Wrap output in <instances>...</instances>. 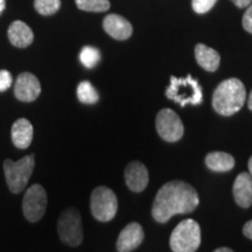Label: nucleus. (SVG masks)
<instances>
[{
    "mask_svg": "<svg viewBox=\"0 0 252 252\" xmlns=\"http://www.w3.org/2000/svg\"><path fill=\"white\" fill-rule=\"evenodd\" d=\"M200 204L193 186L181 180L169 181L158 190L152 206V216L158 223H166L178 214L193 213Z\"/></svg>",
    "mask_w": 252,
    "mask_h": 252,
    "instance_id": "obj_1",
    "label": "nucleus"
},
{
    "mask_svg": "<svg viewBox=\"0 0 252 252\" xmlns=\"http://www.w3.org/2000/svg\"><path fill=\"white\" fill-rule=\"evenodd\" d=\"M247 90L238 78H229L217 86L213 94V108L220 116L230 117L243 108Z\"/></svg>",
    "mask_w": 252,
    "mask_h": 252,
    "instance_id": "obj_2",
    "label": "nucleus"
},
{
    "mask_svg": "<svg viewBox=\"0 0 252 252\" xmlns=\"http://www.w3.org/2000/svg\"><path fill=\"white\" fill-rule=\"evenodd\" d=\"M166 97L173 102L180 104V106L200 105L202 103V89L196 80L190 75L184 78L171 76V83L166 90Z\"/></svg>",
    "mask_w": 252,
    "mask_h": 252,
    "instance_id": "obj_3",
    "label": "nucleus"
},
{
    "mask_svg": "<svg viewBox=\"0 0 252 252\" xmlns=\"http://www.w3.org/2000/svg\"><path fill=\"white\" fill-rule=\"evenodd\" d=\"M200 244V224L190 219L179 223L169 237V245L173 252H196Z\"/></svg>",
    "mask_w": 252,
    "mask_h": 252,
    "instance_id": "obj_4",
    "label": "nucleus"
},
{
    "mask_svg": "<svg viewBox=\"0 0 252 252\" xmlns=\"http://www.w3.org/2000/svg\"><path fill=\"white\" fill-rule=\"evenodd\" d=\"M35 166L34 154L24 157L19 161L6 159L4 161V172L9 190L13 194H19L26 188L32 173Z\"/></svg>",
    "mask_w": 252,
    "mask_h": 252,
    "instance_id": "obj_5",
    "label": "nucleus"
},
{
    "mask_svg": "<svg viewBox=\"0 0 252 252\" xmlns=\"http://www.w3.org/2000/svg\"><path fill=\"white\" fill-rule=\"evenodd\" d=\"M58 232L64 244L71 248L80 247L83 242V225L81 214L76 208H67L61 213L58 220Z\"/></svg>",
    "mask_w": 252,
    "mask_h": 252,
    "instance_id": "obj_6",
    "label": "nucleus"
},
{
    "mask_svg": "<svg viewBox=\"0 0 252 252\" xmlns=\"http://www.w3.org/2000/svg\"><path fill=\"white\" fill-rule=\"evenodd\" d=\"M90 209L93 216L99 222L111 220L118 210V200L112 189L105 186L94 188L90 197Z\"/></svg>",
    "mask_w": 252,
    "mask_h": 252,
    "instance_id": "obj_7",
    "label": "nucleus"
},
{
    "mask_svg": "<svg viewBox=\"0 0 252 252\" xmlns=\"http://www.w3.org/2000/svg\"><path fill=\"white\" fill-rule=\"evenodd\" d=\"M156 127L160 138L167 143H176L184 137L185 127L182 121L171 109H162L158 112Z\"/></svg>",
    "mask_w": 252,
    "mask_h": 252,
    "instance_id": "obj_8",
    "label": "nucleus"
},
{
    "mask_svg": "<svg viewBox=\"0 0 252 252\" xmlns=\"http://www.w3.org/2000/svg\"><path fill=\"white\" fill-rule=\"evenodd\" d=\"M48 198L46 189L41 185H33L27 189L23 200V212L27 220L32 223L39 222L45 215Z\"/></svg>",
    "mask_w": 252,
    "mask_h": 252,
    "instance_id": "obj_9",
    "label": "nucleus"
},
{
    "mask_svg": "<svg viewBox=\"0 0 252 252\" xmlns=\"http://www.w3.org/2000/svg\"><path fill=\"white\" fill-rule=\"evenodd\" d=\"M41 94V84L35 75L23 72L15 81L14 94L21 102H33Z\"/></svg>",
    "mask_w": 252,
    "mask_h": 252,
    "instance_id": "obj_10",
    "label": "nucleus"
},
{
    "mask_svg": "<svg viewBox=\"0 0 252 252\" xmlns=\"http://www.w3.org/2000/svg\"><path fill=\"white\" fill-rule=\"evenodd\" d=\"M144 230L139 223H130L122 230L118 236L117 248L118 252H132L139 248L144 241Z\"/></svg>",
    "mask_w": 252,
    "mask_h": 252,
    "instance_id": "obj_11",
    "label": "nucleus"
},
{
    "mask_svg": "<svg viewBox=\"0 0 252 252\" xmlns=\"http://www.w3.org/2000/svg\"><path fill=\"white\" fill-rule=\"evenodd\" d=\"M125 182L130 190L134 193H140L146 189L149 185L150 176L146 166L139 161H132L126 166L125 172Z\"/></svg>",
    "mask_w": 252,
    "mask_h": 252,
    "instance_id": "obj_12",
    "label": "nucleus"
},
{
    "mask_svg": "<svg viewBox=\"0 0 252 252\" xmlns=\"http://www.w3.org/2000/svg\"><path fill=\"white\" fill-rule=\"evenodd\" d=\"M103 28L110 36L119 41L127 40L133 33L130 21L118 14L106 15L103 21Z\"/></svg>",
    "mask_w": 252,
    "mask_h": 252,
    "instance_id": "obj_13",
    "label": "nucleus"
},
{
    "mask_svg": "<svg viewBox=\"0 0 252 252\" xmlns=\"http://www.w3.org/2000/svg\"><path fill=\"white\" fill-rule=\"evenodd\" d=\"M235 202L241 208H250L252 206V178L249 173H241L232 186Z\"/></svg>",
    "mask_w": 252,
    "mask_h": 252,
    "instance_id": "obj_14",
    "label": "nucleus"
},
{
    "mask_svg": "<svg viewBox=\"0 0 252 252\" xmlns=\"http://www.w3.org/2000/svg\"><path fill=\"white\" fill-rule=\"evenodd\" d=\"M33 125L26 118H20L12 126V141L14 146L20 150H26L31 146L33 140Z\"/></svg>",
    "mask_w": 252,
    "mask_h": 252,
    "instance_id": "obj_15",
    "label": "nucleus"
},
{
    "mask_svg": "<svg viewBox=\"0 0 252 252\" xmlns=\"http://www.w3.org/2000/svg\"><path fill=\"white\" fill-rule=\"evenodd\" d=\"M8 39L11 43L18 48H26L32 45L34 40V33L31 30V27L24 21L17 20L14 21L7 31Z\"/></svg>",
    "mask_w": 252,
    "mask_h": 252,
    "instance_id": "obj_16",
    "label": "nucleus"
},
{
    "mask_svg": "<svg viewBox=\"0 0 252 252\" xmlns=\"http://www.w3.org/2000/svg\"><path fill=\"white\" fill-rule=\"evenodd\" d=\"M195 59L201 68L209 72L216 71L220 67V56L219 53L203 43H198L195 47Z\"/></svg>",
    "mask_w": 252,
    "mask_h": 252,
    "instance_id": "obj_17",
    "label": "nucleus"
},
{
    "mask_svg": "<svg viewBox=\"0 0 252 252\" xmlns=\"http://www.w3.org/2000/svg\"><path fill=\"white\" fill-rule=\"evenodd\" d=\"M235 163V158L225 152H210L206 157V166L213 172H229L234 168Z\"/></svg>",
    "mask_w": 252,
    "mask_h": 252,
    "instance_id": "obj_18",
    "label": "nucleus"
},
{
    "mask_svg": "<svg viewBox=\"0 0 252 252\" xmlns=\"http://www.w3.org/2000/svg\"><path fill=\"white\" fill-rule=\"evenodd\" d=\"M77 98L81 103L83 104H89V105H93V104H96L98 102L99 96L97 90L94 89L93 84L88 81H83L78 84L77 87Z\"/></svg>",
    "mask_w": 252,
    "mask_h": 252,
    "instance_id": "obj_19",
    "label": "nucleus"
},
{
    "mask_svg": "<svg viewBox=\"0 0 252 252\" xmlns=\"http://www.w3.org/2000/svg\"><path fill=\"white\" fill-rule=\"evenodd\" d=\"M77 7L86 12H105L110 8L109 0H75Z\"/></svg>",
    "mask_w": 252,
    "mask_h": 252,
    "instance_id": "obj_20",
    "label": "nucleus"
},
{
    "mask_svg": "<svg viewBox=\"0 0 252 252\" xmlns=\"http://www.w3.org/2000/svg\"><path fill=\"white\" fill-rule=\"evenodd\" d=\"M80 60L82 64L87 68H94V65H97V63L100 60V53L99 50L94 47H83L80 53Z\"/></svg>",
    "mask_w": 252,
    "mask_h": 252,
    "instance_id": "obj_21",
    "label": "nucleus"
},
{
    "mask_svg": "<svg viewBox=\"0 0 252 252\" xmlns=\"http://www.w3.org/2000/svg\"><path fill=\"white\" fill-rule=\"evenodd\" d=\"M34 7L42 15L55 14L61 7V0H34Z\"/></svg>",
    "mask_w": 252,
    "mask_h": 252,
    "instance_id": "obj_22",
    "label": "nucleus"
},
{
    "mask_svg": "<svg viewBox=\"0 0 252 252\" xmlns=\"http://www.w3.org/2000/svg\"><path fill=\"white\" fill-rule=\"evenodd\" d=\"M216 1L217 0H191V6L196 13L203 14L212 9Z\"/></svg>",
    "mask_w": 252,
    "mask_h": 252,
    "instance_id": "obj_23",
    "label": "nucleus"
},
{
    "mask_svg": "<svg viewBox=\"0 0 252 252\" xmlns=\"http://www.w3.org/2000/svg\"><path fill=\"white\" fill-rule=\"evenodd\" d=\"M12 86V75L7 70H0V93L6 91Z\"/></svg>",
    "mask_w": 252,
    "mask_h": 252,
    "instance_id": "obj_24",
    "label": "nucleus"
},
{
    "mask_svg": "<svg viewBox=\"0 0 252 252\" xmlns=\"http://www.w3.org/2000/svg\"><path fill=\"white\" fill-rule=\"evenodd\" d=\"M243 28L248 33L252 34V4L248 6V9L245 11V13L243 15Z\"/></svg>",
    "mask_w": 252,
    "mask_h": 252,
    "instance_id": "obj_25",
    "label": "nucleus"
},
{
    "mask_svg": "<svg viewBox=\"0 0 252 252\" xmlns=\"http://www.w3.org/2000/svg\"><path fill=\"white\" fill-rule=\"evenodd\" d=\"M243 235L252 241V220H248L243 226Z\"/></svg>",
    "mask_w": 252,
    "mask_h": 252,
    "instance_id": "obj_26",
    "label": "nucleus"
},
{
    "mask_svg": "<svg viewBox=\"0 0 252 252\" xmlns=\"http://www.w3.org/2000/svg\"><path fill=\"white\" fill-rule=\"evenodd\" d=\"M238 8H245L252 4V0H231Z\"/></svg>",
    "mask_w": 252,
    "mask_h": 252,
    "instance_id": "obj_27",
    "label": "nucleus"
},
{
    "mask_svg": "<svg viewBox=\"0 0 252 252\" xmlns=\"http://www.w3.org/2000/svg\"><path fill=\"white\" fill-rule=\"evenodd\" d=\"M214 252H234V250H232V249H230V248L223 247V248H219V249H216V250L214 251Z\"/></svg>",
    "mask_w": 252,
    "mask_h": 252,
    "instance_id": "obj_28",
    "label": "nucleus"
},
{
    "mask_svg": "<svg viewBox=\"0 0 252 252\" xmlns=\"http://www.w3.org/2000/svg\"><path fill=\"white\" fill-rule=\"evenodd\" d=\"M248 108L250 111H252V90L250 94H249V98H248Z\"/></svg>",
    "mask_w": 252,
    "mask_h": 252,
    "instance_id": "obj_29",
    "label": "nucleus"
},
{
    "mask_svg": "<svg viewBox=\"0 0 252 252\" xmlns=\"http://www.w3.org/2000/svg\"><path fill=\"white\" fill-rule=\"evenodd\" d=\"M5 7H6V0H0V15L2 14Z\"/></svg>",
    "mask_w": 252,
    "mask_h": 252,
    "instance_id": "obj_30",
    "label": "nucleus"
},
{
    "mask_svg": "<svg viewBox=\"0 0 252 252\" xmlns=\"http://www.w3.org/2000/svg\"><path fill=\"white\" fill-rule=\"evenodd\" d=\"M248 166H249V174H250L251 178H252V157L250 158V159H249Z\"/></svg>",
    "mask_w": 252,
    "mask_h": 252,
    "instance_id": "obj_31",
    "label": "nucleus"
}]
</instances>
